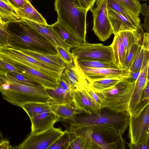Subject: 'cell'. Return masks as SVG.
<instances>
[{"instance_id": "obj_1", "label": "cell", "mask_w": 149, "mask_h": 149, "mask_svg": "<svg viewBox=\"0 0 149 149\" xmlns=\"http://www.w3.org/2000/svg\"><path fill=\"white\" fill-rule=\"evenodd\" d=\"M6 46L19 50H29L49 54H58L56 47L23 20L9 23Z\"/></svg>"}, {"instance_id": "obj_2", "label": "cell", "mask_w": 149, "mask_h": 149, "mask_svg": "<svg viewBox=\"0 0 149 149\" xmlns=\"http://www.w3.org/2000/svg\"><path fill=\"white\" fill-rule=\"evenodd\" d=\"M0 92L4 100L20 107L27 103H47L52 101L45 88L42 86L20 83L1 77Z\"/></svg>"}, {"instance_id": "obj_3", "label": "cell", "mask_w": 149, "mask_h": 149, "mask_svg": "<svg viewBox=\"0 0 149 149\" xmlns=\"http://www.w3.org/2000/svg\"><path fill=\"white\" fill-rule=\"evenodd\" d=\"M57 21L82 42H86L88 11L81 7L78 0H55Z\"/></svg>"}, {"instance_id": "obj_4", "label": "cell", "mask_w": 149, "mask_h": 149, "mask_svg": "<svg viewBox=\"0 0 149 149\" xmlns=\"http://www.w3.org/2000/svg\"><path fill=\"white\" fill-rule=\"evenodd\" d=\"M96 145L99 149H124L126 142L120 131L113 126L96 125L69 130Z\"/></svg>"}, {"instance_id": "obj_5", "label": "cell", "mask_w": 149, "mask_h": 149, "mask_svg": "<svg viewBox=\"0 0 149 149\" xmlns=\"http://www.w3.org/2000/svg\"><path fill=\"white\" fill-rule=\"evenodd\" d=\"M126 78L110 87L96 92L101 101V109L107 108L116 113H128L136 82H130Z\"/></svg>"}, {"instance_id": "obj_6", "label": "cell", "mask_w": 149, "mask_h": 149, "mask_svg": "<svg viewBox=\"0 0 149 149\" xmlns=\"http://www.w3.org/2000/svg\"><path fill=\"white\" fill-rule=\"evenodd\" d=\"M130 115L127 112L112 114L100 111L91 114L76 116L71 120L69 130L96 125L113 126L123 134L129 125Z\"/></svg>"}, {"instance_id": "obj_7", "label": "cell", "mask_w": 149, "mask_h": 149, "mask_svg": "<svg viewBox=\"0 0 149 149\" xmlns=\"http://www.w3.org/2000/svg\"><path fill=\"white\" fill-rule=\"evenodd\" d=\"M128 137L130 143L137 144L149 142V104L135 116H130Z\"/></svg>"}, {"instance_id": "obj_8", "label": "cell", "mask_w": 149, "mask_h": 149, "mask_svg": "<svg viewBox=\"0 0 149 149\" xmlns=\"http://www.w3.org/2000/svg\"><path fill=\"white\" fill-rule=\"evenodd\" d=\"M64 132L60 128L54 127L45 130L31 132L30 135L15 149H48Z\"/></svg>"}, {"instance_id": "obj_9", "label": "cell", "mask_w": 149, "mask_h": 149, "mask_svg": "<svg viewBox=\"0 0 149 149\" xmlns=\"http://www.w3.org/2000/svg\"><path fill=\"white\" fill-rule=\"evenodd\" d=\"M72 48V54L78 59L97 60L114 63L111 45L106 46L101 44H92L86 42Z\"/></svg>"}, {"instance_id": "obj_10", "label": "cell", "mask_w": 149, "mask_h": 149, "mask_svg": "<svg viewBox=\"0 0 149 149\" xmlns=\"http://www.w3.org/2000/svg\"><path fill=\"white\" fill-rule=\"evenodd\" d=\"M108 0H97L96 6L91 9L93 18V29L101 41L108 39L113 31L107 14Z\"/></svg>"}, {"instance_id": "obj_11", "label": "cell", "mask_w": 149, "mask_h": 149, "mask_svg": "<svg viewBox=\"0 0 149 149\" xmlns=\"http://www.w3.org/2000/svg\"><path fill=\"white\" fill-rule=\"evenodd\" d=\"M5 55L13 61L35 69L47 76L58 79L61 73L57 69L47 66L20 51L6 47Z\"/></svg>"}, {"instance_id": "obj_12", "label": "cell", "mask_w": 149, "mask_h": 149, "mask_svg": "<svg viewBox=\"0 0 149 149\" xmlns=\"http://www.w3.org/2000/svg\"><path fill=\"white\" fill-rule=\"evenodd\" d=\"M0 58L15 67L20 73L38 83L45 88H55L58 86V79L47 75L29 67L19 64L0 52Z\"/></svg>"}, {"instance_id": "obj_13", "label": "cell", "mask_w": 149, "mask_h": 149, "mask_svg": "<svg viewBox=\"0 0 149 149\" xmlns=\"http://www.w3.org/2000/svg\"><path fill=\"white\" fill-rule=\"evenodd\" d=\"M70 64H65L60 78L70 87L72 91L79 90L87 85L89 81L79 66L76 57Z\"/></svg>"}, {"instance_id": "obj_14", "label": "cell", "mask_w": 149, "mask_h": 149, "mask_svg": "<svg viewBox=\"0 0 149 149\" xmlns=\"http://www.w3.org/2000/svg\"><path fill=\"white\" fill-rule=\"evenodd\" d=\"M149 64L141 71L135 84L134 90L130 100L128 113L133 116L143 110L148 104H141V100L147 81L149 80L148 69Z\"/></svg>"}, {"instance_id": "obj_15", "label": "cell", "mask_w": 149, "mask_h": 149, "mask_svg": "<svg viewBox=\"0 0 149 149\" xmlns=\"http://www.w3.org/2000/svg\"><path fill=\"white\" fill-rule=\"evenodd\" d=\"M80 67L88 81L105 78H124L130 77L128 71L121 69Z\"/></svg>"}, {"instance_id": "obj_16", "label": "cell", "mask_w": 149, "mask_h": 149, "mask_svg": "<svg viewBox=\"0 0 149 149\" xmlns=\"http://www.w3.org/2000/svg\"><path fill=\"white\" fill-rule=\"evenodd\" d=\"M73 101L79 108L87 114L100 111L101 106L93 98L85 88L71 91Z\"/></svg>"}, {"instance_id": "obj_17", "label": "cell", "mask_w": 149, "mask_h": 149, "mask_svg": "<svg viewBox=\"0 0 149 149\" xmlns=\"http://www.w3.org/2000/svg\"><path fill=\"white\" fill-rule=\"evenodd\" d=\"M60 118L51 110L45 111L30 118L31 133L48 129L60 120Z\"/></svg>"}, {"instance_id": "obj_18", "label": "cell", "mask_w": 149, "mask_h": 149, "mask_svg": "<svg viewBox=\"0 0 149 149\" xmlns=\"http://www.w3.org/2000/svg\"><path fill=\"white\" fill-rule=\"evenodd\" d=\"M22 19L44 36L55 47L60 46L69 50L72 48L54 31L51 25L40 24L26 19Z\"/></svg>"}, {"instance_id": "obj_19", "label": "cell", "mask_w": 149, "mask_h": 149, "mask_svg": "<svg viewBox=\"0 0 149 149\" xmlns=\"http://www.w3.org/2000/svg\"><path fill=\"white\" fill-rule=\"evenodd\" d=\"M107 6L124 16L137 28L141 34H143V31L141 25L140 14L117 0H108Z\"/></svg>"}, {"instance_id": "obj_20", "label": "cell", "mask_w": 149, "mask_h": 149, "mask_svg": "<svg viewBox=\"0 0 149 149\" xmlns=\"http://www.w3.org/2000/svg\"><path fill=\"white\" fill-rule=\"evenodd\" d=\"M20 51L47 66L58 70L61 73L65 67V63L58 54H46L29 50Z\"/></svg>"}, {"instance_id": "obj_21", "label": "cell", "mask_w": 149, "mask_h": 149, "mask_svg": "<svg viewBox=\"0 0 149 149\" xmlns=\"http://www.w3.org/2000/svg\"><path fill=\"white\" fill-rule=\"evenodd\" d=\"M108 17L114 35L123 31H137V28L124 16L107 8Z\"/></svg>"}, {"instance_id": "obj_22", "label": "cell", "mask_w": 149, "mask_h": 149, "mask_svg": "<svg viewBox=\"0 0 149 149\" xmlns=\"http://www.w3.org/2000/svg\"><path fill=\"white\" fill-rule=\"evenodd\" d=\"M50 110L64 119L72 120L77 115L84 112L75 105L73 101L63 104H55L49 102Z\"/></svg>"}, {"instance_id": "obj_23", "label": "cell", "mask_w": 149, "mask_h": 149, "mask_svg": "<svg viewBox=\"0 0 149 149\" xmlns=\"http://www.w3.org/2000/svg\"><path fill=\"white\" fill-rule=\"evenodd\" d=\"M15 10L17 15L22 19H26L40 24H48L45 18L27 1L22 8Z\"/></svg>"}, {"instance_id": "obj_24", "label": "cell", "mask_w": 149, "mask_h": 149, "mask_svg": "<svg viewBox=\"0 0 149 149\" xmlns=\"http://www.w3.org/2000/svg\"><path fill=\"white\" fill-rule=\"evenodd\" d=\"M112 47L115 63L121 69H123L126 58V53L120 33L114 35Z\"/></svg>"}, {"instance_id": "obj_25", "label": "cell", "mask_w": 149, "mask_h": 149, "mask_svg": "<svg viewBox=\"0 0 149 149\" xmlns=\"http://www.w3.org/2000/svg\"><path fill=\"white\" fill-rule=\"evenodd\" d=\"M52 99L51 102L55 104H63L73 101L71 92L68 91L57 86L55 88H45Z\"/></svg>"}, {"instance_id": "obj_26", "label": "cell", "mask_w": 149, "mask_h": 149, "mask_svg": "<svg viewBox=\"0 0 149 149\" xmlns=\"http://www.w3.org/2000/svg\"><path fill=\"white\" fill-rule=\"evenodd\" d=\"M51 26L57 35L72 48L81 43L75 36L57 21Z\"/></svg>"}, {"instance_id": "obj_27", "label": "cell", "mask_w": 149, "mask_h": 149, "mask_svg": "<svg viewBox=\"0 0 149 149\" xmlns=\"http://www.w3.org/2000/svg\"><path fill=\"white\" fill-rule=\"evenodd\" d=\"M0 15L3 20L8 23L22 20L17 15L15 9L7 0H0Z\"/></svg>"}, {"instance_id": "obj_28", "label": "cell", "mask_w": 149, "mask_h": 149, "mask_svg": "<svg viewBox=\"0 0 149 149\" xmlns=\"http://www.w3.org/2000/svg\"><path fill=\"white\" fill-rule=\"evenodd\" d=\"M119 33L125 50L126 57L132 46L141 40V34L137 31H126Z\"/></svg>"}, {"instance_id": "obj_29", "label": "cell", "mask_w": 149, "mask_h": 149, "mask_svg": "<svg viewBox=\"0 0 149 149\" xmlns=\"http://www.w3.org/2000/svg\"><path fill=\"white\" fill-rule=\"evenodd\" d=\"M149 64V50L142 47L138 53L129 70L130 73L140 71Z\"/></svg>"}, {"instance_id": "obj_30", "label": "cell", "mask_w": 149, "mask_h": 149, "mask_svg": "<svg viewBox=\"0 0 149 149\" xmlns=\"http://www.w3.org/2000/svg\"><path fill=\"white\" fill-rule=\"evenodd\" d=\"M77 60L78 63L80 67L97 68L120 69L113 62L91 59L77 58Z\"/></svg>"}, {"instance_id": "obj_31", "label": "cell", "mask_w": 149, "mask_h": 149, "mask_svg": "<svg viewBox=\"0 0 149 149\" xmlns=\"http://www.w3.org/2000/svg\"><path fill=\"white\" fill-rule=\"evenodd\" d=\"M49 102L29 103L22 105L21 108L30 118L45 111L50 110Z\"/></svg>"}, {"instance_id": "obj_32", "label": "cell", "mask_w": 149, "mask_h": 149, "mask_svg": "<svg viewBox=\"0 0 149 149\" xmlns=\"http://www.w3.org/2000/svg\"><path fill=\"white\" fill-rule=\"evenodd\" d=\"M124 78H108L91 81L88 85L95 92H97L113 86Z\"/></svg>"}, {"instance_id": "obj_33", "label": "cell", "mask_w": 149, "mask_h": 149, "mask_svg": "<svg viewBox=\"0 0 149 149\" xmlns=\"http://www.w3.org/2000/svg\"><path fill=\"white\" fill-rule=\"evenodd\" d=\"M76 136L73 132L65 130L48 149H68L71 142Z\"/></svg>"}, {"instance_id": "obj_34", "label": "cell", "mask_w": 149, "mask_h": 149, "mask_svg": "<svg viewBox=\"0 0 149 149\" xmlns=\"http://www.w3.org/2000/svg\"><path fill=\"white\" fill-rule=\"evenodd\" d=\"M0 77L20 83L32 86H41L25 75L17 72L9 71L6 74H0Z\"/></svg>"}, {"instance_id": "obj_35", "label": "cell", "mask_w": 149, "mask_h": 149, "mask_svg": "<svg viewBox=\"0 0 149 149\" xmlns=\"http://www.w3.org/2000/svg\"><path fill=\"white\" fill-rule=\"evenodd\" d=\"M68 149H97L98 147L91 141L79 136H77L71 142Z\"/></svg>"}, {"instance_id": "obj_36", "label": "cell", "mask_w": 149, "mask_h": 149, "mask_svg": "<svg viewBox=\"0 0 149 149\" xmlns=\"http://www.w3.org/2000/svg\"><path fill=\"white\" fill-rule=\"evenodd\" d=\"M142 47L140 42L133 44L126 57L123 69L128 71L138 53Z\"/></svg>"}, {"instance_id": "obj_37", "label": "cell", "mask_w": 149, "mask_h": 149, "mask_svg": "<svg viewBox=\"0 0 149 149\" xmlns=\"http://www.w3.org/2000/svg\"><path fill=\"white\" fill-rule=\"evenodd\" d=\"M58 54L66 64L70 65L73 61L74 57L70 50L66 49L60 46L56 47Z\"/></svg>"}, {"instance_id": "obj_38", "label": "cell", "mask_w": 149, "mask_h": 149, "mask_svg": "<svg viewBox=\"0 0 149 149\" xmlns=\"http://www.w3.org/2000/svg\"><path fill=\"white\" fill-rule=\"evenodd\" d=\"M137 13H141V4L138 0H117Z\"/></svg>"}, {"instance_id": "obj_39", "label": "cell", "mask_w": 149, "mask_h": 149, "mask_svg": "<svg viewBox=\"0 0 149 149\" xmlns=\"http://www.w3.org/2000/svg\"><path fill=\"white\" fill-rule=\"evenodd\" d=\"M9 71L20 73L15 67L0 58V74H6Z\"/></svg>"}, {"instance_id": "obj_40", "label": "cell", "mask_w": 149, "mask_h": 149, "mask_svg": "<svg viewBox=\"0 0 149 149\" xmlns=\"http://www.w3.org/2000/svg\"><path fill=\"white\" fill-rule=\"evenodd\" d=\"M7 25L0 24V44L2 47L7 45L8 33L7 28Z\"/></svg>"}, {"instance_id": "obj_41", "label": "cell", "mask_w": 149, "mask_h": 149, "mask_svg": "<svg viewBox=\"0 0 149 149\" xmlns=\"http://www.w3.org/2000/svg\"><path fill=\"white\" fill-rule=\"evenodd\" d=\"M81 8L89 10L93 8L96 0H78Z\"/></svg>"}, {"instance_id": "obj_42", "label": "cell", "mask_w": 149, "mask_h": 149, "mask_svg": "<svg viewBox=\"0 0 149 149\" xmlns=\"http://www.w3.org/2000/svg\"><path fill=\"white\" fill-rule=\"evenodd\" d=\"M15 9L22 8L26 3V0H7Z\"/></svg>"}, {"instance_id": "obj_43", "label": "cell", "mask_w": 149, "mask_h": 149, "mask_svg": "<svg viewBox=\"0 0 149 149\" xmlns=\"http://www.w3.org/2000/svg\"><path fill=\"white\" fill-rule=\"evenodd\" d=\"M129 148L130 149H149V142L146 143H141L137 144H132L130 142L126 143Z\"/></svg>"}, {"instance_id": "obj_44", "label": "cell", "mask_w": 149, "mask_h": 149, "mask_svg": "<svg viewBox=\"0 0 149 149\" xmlns=\"http://www.w3.org/2000/svg\"><path fill=\"white\" fill-rule=\"evenodd\" d=\"M58 86L68 91L71 92L72 91L71 88L69 85L60 77L58 80Z\"/></svg>"}, {"instance_id": "obj_45", "label": "cell", "mask_w": 149, "mask_h": 149, "mask_svg": "<svg viewBox=\"0 0 149 149\" xmlns=\"http://www.w3.org/2000/svg\"><path fill=\"white\" fill-rule=\"evenodd\" d=\"M142 46L145 49L149 50V34L145 33L143 35Z\"/></svg>"}, {"instance_id": "obj_46", "label": "cell", "mask_w": 149, "mask_h": 149, "mask_svg": "<svg viewBox=\"0 0 149 149\" xmlns=\"http://www.w3.org/2000/svg\"><path fill=\"white\" fill-rule=\"evenodd\" d=\"M140 72L138 71L133 73L129 72L130 77H126V80L131 83L136 82L139 76Z\"/></svg>"}, {"instance_id": "obj_47", "label": "cell", "mask_w": 149, "mask_h": 149, "mask_svg": "<svg viewBox=\"0 0 149 149\" xmlns=\"http://www.w3.org/2000/svg\"><path fill=\"white\" fill-rule=\"evenodd\" d=\"M8 140L3 139L0 142V149H12V147L10 145Z\"/></svg>"}, {"instance_id": "obj_48", "label": "cell", "mask_w": 149, "mask_h": 149, "mask_svg": "<svg viewBox=\"0 0 149 149\" xmlns=\"http://www.w3.org/2000/svg\"><path fill=\"white\" fill-rule=\"evenodd\" d=\"M141 13L143 16L149 14V7L146 3L141 4Z\"/></svg>"}, {"instance_id": "obj_49", "label": "cell", "mask_w": 149, "mask_h": 149, "mask_svg": "<svg viewBox=\"0 0 149 149\" xmlns=\"http://www.w3.org/2000/svg\"><path fill=\"white\" fill-rule=\"evenodd\" d=\"M144 29L147 33L149 31V14L145 15L144 19V23L143 24Z\"/></svg>"}, {"instance_id": "obj_50", "label": "cell", "mask_w": 149, "mask_h": 149, "mask_svg": "<svg viewBox=\"0 0 149 149\" xmlns=\"http://www.w3.org/2000/svg\"><path fill=\"white\" fill-rule=\"evenodd\" d=\"M8 23L6 22L3 19L0 15V24L4 25H7Z\"/></svg>"}, {"instance_id": "obj_51", "label": "cell", "mask_w": 149, "mask_h": 149, "mask_svg": "<svg viewBox=\"0 0 149 149\" xmlns=\"http://www.w3.org/2000/svg\"><path fill=\"white\" fill-rule=\"evenodd\" d=\"M26 0L29 1V2H30L31 3V2L33 0Z\"/></svg>"}, {"instance_id": "obj_52", "label": "cell", "mask_w": 149, "mask_h": 149, "mask_svg": "<svg viewBox=\"0 0 149 149\" xmlns=\"http://www.w3.org/2000/svg\"><path fill=\"white\" fill-rule=\"evenodd\" d=\"M138 1L139 0H141V1H147V0H138Z\"/></svg>"}, {"instance_id": "obj_53", "label": "cell", "mask_w": 149, "mask_h": 149, "mask_svg": "<svg viewBox=\"0 0 149 149\" xmlns=\"http://www.w3.org/2000/svg\"><path fill=\"white\" fill-rule=\"evenodd\" d=\"M2 46H1V45L0 44V48H1V47H2Z\"/></svg>"}]
</instances>
